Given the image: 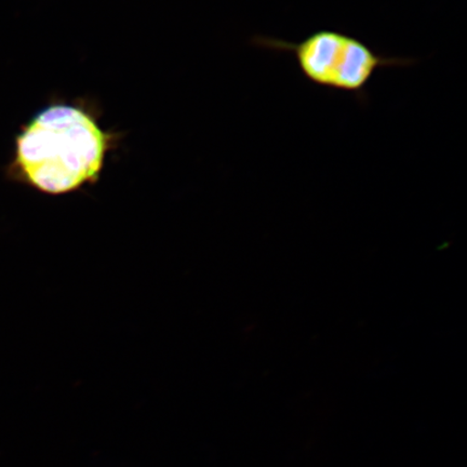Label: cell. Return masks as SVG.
Returning a JSON list of instances; mask_svg holds the SVG:
<instances>
[{
    "mask_svg": "<svg viewBox=\"0 0 467 467\" xmlns=\"http://www.w3.org/2000/svg\"><path fill=\"white\" fill-rule=\"evenodd\" d=\"M119 138L104 130L89 104L52 100L15 134L4 177L45 195L72 194L100 180Z\"/></svg>",
    "mask_w": 467,
    "mask_h": 467,
    "instance_id": "1",
    "label": "cell"
},
{
    "mask_svg": "<svg viewBox=\"0 0 467 467\" xmlns=\"http://www.w3.org/2000/svg\"><path fill=\"white\" fill-rule=\"evenodd\" d=\"M259 48L294 57L303 78L309 84L347 93L364 102L367 88L382 68L409 67L416 60L379 55L353 35L332 28H320L300 42L256 36Z\"/></svg>",
    "mask_w": 467,
    "mask_h": 467,
    "instance_id": "2",
    "label": "cell"
}]
</instances>
